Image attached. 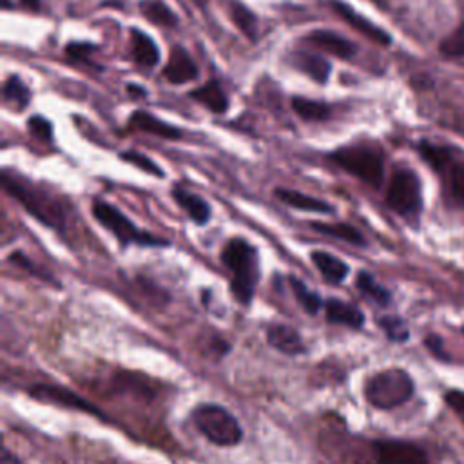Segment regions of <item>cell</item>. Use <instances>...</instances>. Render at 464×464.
<instances>
[{"label": "cell", "mask_w": 464, "mask_h": 464, "mask_svg": "<svg viewBox=\"0 0 464 464\" xmlns=\"http://www.w3.org/2000/svg\"><path fill=\"white\" fill-rule=\"evenodd\" d=\"M0 184H3L4 193L19 202L37 221L53 230L64 232L67 225V209L56 194L15 173H10L8 169L0 175Z\"/></svg>", "instance_id": "6da1fadb"}, {"label": "cell", "mask_w": 464, "mask_h": 464, "mask_svg": "<svg viewBox=\"0 0 464 464\" xmlns=\"http://www.w3.org/2000/svg\"><path fill=\"white\" fill-rule=\"evenodd\" d=\"M219 262L230 274L232 296L240 305L249 306L262 279L258 249L242 236L228 238L219 251Z\"/></svg>", "instance_id": "7a4b0ae2"}, {"label": "cell", "mask_w": 464, "mask_h": 464, "mask_svg": "<svg viewBox=\"0 0 464 464\" xmlns=\"http://www.w3.org/2000/svg\"><path fill=\"white\" fill-rule=\"evenodd\" d=\"M93 218L104 227L107 232L116 238V242L124 247H169L171 242L152 235L149 230L140 228L127 214H124L118 207L111 205L102 198H95L91 203Z\"/></svg>", "instance_id": "3957f363"}, {"label": "cell", "mask_w": 464, "mask_h": 464, "mask_svg": "<svg viewBox=\"0 0 464 464\" xmlns=\"http://www.w3.org/2000/svg\"><path fill=\"white\" fill-rule=\"evenodd\" d=\"M365 400L377 410H394L410 401L416 384L403 368H386L370 375L365 382Z\"/></svg>", "instance_id": "277c9868"}, {"label": "cell", "mask_w": 464, "mask_h": 464, "mask_svg": "<svg viewBox=\"0 0 464 464\" xmlns=\"http://www.w3.org/2000/svg\"><path fill=\"white\" fill-rule=\"evenodd\" d=\"M329 160L359 182L379 189L384 178V157L375 145L350 143L329 154Z\"/></svg>", "instance_id": "5b68a950"}, {"label": "cell", "mask_w": 464, "mask_h": 464, "mask_svg": "<svg viewBox=\"0 0 464 464\" xmlns=\"http://www.w3.org/2000/svg\"><path fill=\"white\" fill-rule=\"evenodd\" d=\"M194 428L214 446L230 448L242 443L244 428L235 414L216 403H202L191 412Z\"/></svg>", "instance_id": "8992f818"}, {"label": "cell", "mask_w": 464, "mask_h": 464, "mask_svg": "<svg viewBox=\"0 0 464 464\" xmlns=\"http://www.w3.org/2000/svg\"><path fill=\"white\" fill-rule=\"evenodd\" d=\"M386 205L396 214L414 219L423 211L421 180L412 169H398L386 189Z\"/></svg>", "instance_id": "52a82bcc"}, {"label": "cell", "mask_w": 464, "mask_h": 464, "mask_svg": "<svg viewBox=\"0 0 464 464\" xmlns=\"http://www.w3.org/2000/svg\"><path fill=\"white\" fill-rule=\"evenodd\" d=\"M368 464H430L423 446L403 439H374L368 444Z\"/></svg>", "instance_id": "ba28073f"}, {"label": "cell", "mask_w": 464, "mask_h": 464, "mask_svg": "<svg viewBox=\"0 0 464 464\" xmlns=\"http://www.w3.org/2000/svg\"><path fill=\"white\" fill-rule=\"evenodd\" d=\"M28 394L40 403H47V405H56L62 408H69V410H79V412H86L91 414L102 421H107V417L104 416V412H100L93 403H90L88 400H84L82 396H79L76 392L69 391L67 386L62 384H51V382H37L33 384L31 389L28 391Z\"/></svg>", "instance_id": "9c48e42d"}, {"label": "cell", "mask_w": 464, "mask_h": 464, "mask_svg": "<svg viewBox=\"0 0 464 464\" xmlns=\"http://www.w3.org/2000/svg\"><path fill=\"white\" fill-rule=\"evenodd\" d=\"M331 8L341 21H345L357 33L365 35L368 40H372L379 46H384V47L392 44V37L389 33L381 30L379 26H375L372 21H368L361 13H357L350 4L343 3V0H331Z\"/></svg>", "instance_id": "30bf717a"}, {"label": "cell", "mask_w": 464, "mask_h": 464, "mask_svg": "<svg viewBox=\"0 0 464 464\" xmlns=\"http://www.w3.org/2000/svg\"><path fill=\"white\" fill-rule=\"evenodd\" d=\"M127 127L131 131L145 133V134L157 136V138H162V140H169V142H178L185 134L182 127L173 125V124H169L162 118H157L152 113L143 111V109H136L129 115Z\"/></svg>", "instance_id": "8fae6325"}, {"label": "cell", "mask_w": 464, "mask_h": 464, "mask_svg": "<svg viewBox=\"0 0 464 464\" xmlns=\"http://www.w3.org/2000/svg\"><path fill=\"white\" fill-rule=\"evenodd\" d=\"M164 76L173 86H185L200 79V69L185 47L175 46L169 51V60L164 67Z\"/></svg>", "instance_id": "7c38bea8"}, {"label": "cell", "mask_w": 464, "mask_h": 464, "mask_svg": "<svg viewBox=\"0 0 464 464\" xmlns=\"http://www.w3.org/2000/svg\"><path fill=\"white\" fill-rule=\"evenodd\" d=\"M267 343L279 354L288 357H297L306 354V345L301 338V334L285 323H272L265 331Z\"/></svg>", "instance_id": "4fadbf2b"}, {"label": "cell", "mask_w": 464, "mask_h": 464, "mask_svg": "<svg viewBox=\"0 0 464 464\" xmlns=\"http://www.w3.org/2000/svg\"><path fill=\"white\" fill-rule=\"evenodd\" d=\"M305 42H308L311 46H314L329 55H334L339 60H352L357 55V46L352 40H348L334 31H329V30L311 31L305 37Z\"/></svg>", "instance_id": "5bb4252c"}, {"label": "cell", "mask_w": 464, "mask_h": 464, "mask_svg": "<svg viewBox=\"0 0 464 464\" xmlns=\"http://www.w3.org/2000/svg\"><path fill=\"white\" fill-rule=\"evenodd\" d=\"M171 196L176 202V205L191 218L193 223H196L198 227H203L211 221L212 218V209L209 205V202L205 198H202L200 194L182 187V185H175L171 189Z\"/></svg>", "instance_id": "9a60e30c"}, {"label": "cell", "mask_w": 464, "mask_h": 464, "mask_svg": "<svg viewBox=\"0 0 464 464\" xmlns=\"http://www.w3.org/2000/svg\"><path fill=\"white\" fill-rule=\"evenodd\" d=\"M325 318L332 325H343L354 331H361L365 327V314L359 308L348 301L339 297H329L325 301Z\"/></svg>", "instance_id": "2e32d148"}, {"label": "cell", "mask_w": 464, "mask_h": 464, "mask_svg": "<svg viewBox=\"0 0 464 464\" xmlns=\"http://www.w3.org/2000/svg\"><path fill=\"white\" fill-rule=\"evenodd\" d=\"M274 196L281 203H285V205H288L292 209H297V211L316 212V214H334L336 212V207H332L329 202H325L322 198H316V196H311V194L294 191V189L276 187L274 189Z\"/></svg>", "instance_id": "e0dca14e"}, {"label": "cell", "mask_w": 464, "mask_h": 464, "mask_svg": "<svg viewBox=\"0 0 464 464\" xmlns=\"http://www.w3.org/2000/svg\"><path fill=\"white\" fill-rule=\"evenodd\" d=\"M129 40H131V56L134 64L145 69H152L160 64V49L157 42H154L145 31H142L140 28H131Z\"/></svg>", "instance_id": "ac0fdd59"}, {"label": "cell", "mask_w": 464, "mask_h": 464, "mask_svg": "<svg viewBox=\"0 0 464 464\" xmlns=\"http://www.w3.org/2000/svg\"><path fill=\"white\" fill-rule=\"evenodd\" d=\"M308 227H311L314 232H318V235H322V236L345 242V244H348V245H352V247L365 249V247L368 245V244H366V238L363 236V232L357 230V228H356L354 225H350V223H343V221H338V223L311 221V223H308Z\"/></svg>", "instance_id": "d6986e66"}, {"label": "cell", "mask_w": 464, "mask_h": 464, "mask_svg": "<svg viewBox=\"0 0 464 464\" xmlns=\"http://www.w3.org/2000/svg\"><path fill=\"white\" fill-rule=\"evenodd\" d=\"M292 64L305 73L308 79H313L316 84L325 86L331 81V73H332V64L323 58L322 55H314L308 51H297L292 55Z\"/></svg>", "instance_id": "ffe728a7"}, {"label": "cell", "mask_w": 464, "mask_h": 464, "mask_svg": "<svg viewBox=\"0 0 464 464\" xmlns=\"http://www.w3.org/2000/svg\"><path fill=\"white\" fill-rule=\"evenodd\" d=\"M189 99L198 102L200 106H203L205 109H209L214 115H225L230 106L228 95L218 81H209L203 86L193 90L189 93Z\"/></svg>", "instance_id": "44dd1931"}, {"label": "cell", "mask_w": 464, "mask_h": 464, "mask_svg": "<svg viewBox=\"0 0 464 464\" xmlns=\"http://www.w3.org/2000/svg\"><path fill=\"white\" fill-rule=\"evenodd\" d=\"M311 262L316 267V271L322 274V278L331 285H339L348 278L350 267L338 256L316 249L311 253Z\"/></svg>", "instance_id": "7402d4cb"}, {"label": "cell", "mask_w": 464, "mask_h": 464, "mask_svg": "<svg viewBox=\"0 0 464 464\" xmlns=\"http://www.w3.org/2000/svg\"><path fill=\"white\" fill-rule=\"evenodd\" d=\"M290 107L303 122L320 124V122H329L332 118V107L322 100L296 95L290 99Z\"/></svg>", "instance_id": "603a6c76"}, {"label": "cell", "mask_w": 464, "mask_h": 464, "mask_svg": "<svg viewBox=\"0 0 464 464\" xmlns=\"http://www.w3.org/2000/svg\"><path fill=\"white\" fill-rule=\"evenodd\" d=\"M140 13L145 21H149L154 26L160 28H176L178 26V15L171 10V6L166 0H140Z\"/></svg>", "instance_id": "cb8c5ba5"}, {"label": "cell", "mask_w": 464, "mask_h": 464, "mask_svg": "<svg viewBox=\"0 0 464 464\" xmlns=\"http://www.w3.org/2000/svg\"><path fill=\"white\" fill-rule=\"evenodd\" d=\"M3 100L10 109L17 113H22L30 107L31 91L19 74H10L3 84Z\"/></svg>", "instance_id": "d4e9b609"}, {"label": "cell", "mask_w": 464, "mask_h": 464, "mask_svg": "<svg viewBox=\"0 0 464 464\" xmlns=\"http://www.w3.org/2000/svg\"><path fill=\"white\" fill-rule=\"evenodd\" d=\"M288 287L296 297V301L299 303V306L308 316H318L322 308L325 306V301L322 299V294L308 288V285L305 281H301L297 276H288Z\"/></svg>", "instance_id": "484cf974"}, {"label": "cell", "mask_w": 464, "mask_h": 464, "mask_svg": "<svg viewBox=\"0 0 464 464\" xmlns=\"http://www.w3.org/2000/svg\"><path fill=\"white\" fill-rule=\"evenodd\" d=\"M356 288L359 290V294L363 297H366L368 301L375 303L377 306H389L392 303V294L391 290L382 287L370 272L366 271H359L356 276Z\"/></svg>", "instance_id": "4316f807"}, {"label": "cell", "mask_w": 464, "mask_h": 464, "mask_svg": "<svg viewBox=\"0 0 464 464\" xmlns=\"http://www.w3.org/2000/svg\"><path fill=\"white\" fill-rule=\"evenodd\" d=\"M228 8H230L232 24H235L240 30V33L244 37H247L249 40L254 42L258 39V17H256V13L249 6H245L242 0H230Z\"/></svg>", "instance_id": "83f0119b"}, {"label": "cell", "mask_w": 464, "mask_h": 464, "mask_svg": "<svg viewBox=\"0 0 464 464\" xmlns=\"http://www.w3.org/2000/svg\"><path fill=\"white\" fill-rule=\"evenodd\" d=\"M417 150L421 154V159L437 173H443L455 159L453 149H450L446 145H437V143H432L426 140L417 145Z\"/></svg>", "instance_id": "f1b7e54d"}, {"label": "cell", "mask_w": 464, "mask_h": 464, "mask_svg": "<svg viewBox=\"0 0 464 464\" xmlns=\"http://www.w3.org/2000/svg\"><path fill=\"white\" fill-rule=\"evenodd\" d=\"M120 159L131 166H134L136 169L150 175V176H157V178H166V171L154 162L152 159H149L147 154L138 152V150H124L120 154Z\"/></svg>", "instance_id": "f546056e"}, {"label": "cell", "mask_w": 464, "mask_h": 464, "mask_svg": "<svg viewBox=\"0 0 464 464\" xmlns=\"http://www.w3.org/2000/svg\"><path fill=\"white\" fill-rule=\"evenodd\" d=\"M377 325L391 341L405 343L410 338L408 327L400 316H391V314L381 316V318H377Z\"/></svg>", "instance_id": "4dcf8cb0"}, {"label": "cell", "mask_w": 464, "mask_h": 464, "mask_svg": "<svg viewBox=\"0 0 464 464\" xmlns=\"http://www.w3.org/2000/svg\"><path fill=\"white\" fill-rule=\"evenodd\" d=\"M441 175L446 176L453 198L464 205V160L453 159L451 164Z\"/></svg>", "instance_id": "1f68e13d"}, {"label": "cell", "mask_w": 464, "mask_h": 464, "mask_svg": "<svg viewBox=\"0 0 464 464\" xmlns=\"http://www.w3.org/2000/svg\"><path fill=\"white\" fill-rule=\"evenodd\" d=\"M8 262L13 263V265H17V267H21V269L26 271V272H30L33 278H39V279H42V281H51L53 285H60V283H56V279H55L53 274H49L44 267L37 265V263H35L31 258H28V254H24L22 251H13V253L8 256Z\"/></svg>", "instance_id": "d6a6232c"}, {"label": "cell", "mask_w": 464, "mask_h": 464, "mask_svg": "<svg viewBox=\"0 0 464 464\" xmlns=\"http://www.w3.org/2000/svg\"><path fill=\"white\" fill-rule=\"evenodd\" d=\"M100 47L93 42H69L65 46V55L69 60H73L74 64H84V65H95L93 64V55L99 51Z\"/></svg>", "instance_id": "836d02e7"}, {"label": "cell", "mask_w": 464, "mask_h": 464, "mask_svg": "<svg viewBox=\"0 0 464 464\" xmlns=\"http://www.w3.org/2000/svg\"><path fill=\"white\" fill-rule=\"evenodd\" d=\"M439 49L444 56H451V58L464 56V24H460L446 39H443Z\"/></svg>", "instance_id": "e575fe53"}, {"label": "cell", "mask_w": 464, "mask_h": 464, "mask_svg": "<svg viewBox=\"0 0 464 464\" xmlns=\"http://www.w3.org/2000/svg\"><path fill=\"white\" fill-rule=\"evenodd\" d=\"M28 131H30L37 140H40L42 143H53V140H55L53 124H51V120H47V118L42 116V115H33V116H30V120H28Z\"/></svg>", "instance_id": "d590c367"}, {"label": "cell", "mask_w": 464, "mask_h": 464, "mask_svg": "<svg viewBox=\"0 0 464 464\" xmlns=\"http://www.w3.org/2000/svg\"><path fill=\"white\" fill-rule=\"evenodd\" d=\"M425 347L430 350V354L441 361H450V354L444 348V339L437 334H428L425 338Z\"/></svg>", "instance_id": "8d00e7d4"}, {"label": "cell", "mask_w": 464, "mask_h": 464, "mask_svg": "<svg viewBox=\"0 0 464 464\" xmlns=\"http://www.w3.org/2000/svg\"><path fill=\"white\" fill-rule=\"evenodd\" d=\"M444 401L455 412V416L464 423V392L462 391H448L444 394Z\"/></svg>", "instance_id": "74e56055"}, {"label": "cell", "mask_w": 464, "mask_h": 464, "mask_svg": "<svg viewBox=\"0 0 464 464\" xmlns=\"http://www.w3.org/2000/svg\"><path fill=\"white\" fill-rule=\"evenodd\" d=\"M0 464H26L17 453H13L8 446L3 448V453H0Z\"/></svg>", "instance_id": "f35d334b"}, {"label": "cell", "mask_w": 464, "mask_h": 464, "mask_svg": "<svg viewBox=\"0 0 464 464\" xmlns=\"http://www.w3.org/2000/svg\"><path fill=\"white\" fill-rule=\"evenodd\" d=\"M125 91H127V95L133 99V100H140V99H147V90L145 88H142V86H138V84H127L125 86Z\"/></svg>", "instance_id": "ab89813d"}, {"label": "cell", "mask_w": 464, "mask_h": 464, "mask_svg": "<svg viewBox=\"0 0 464 464\" xmlns=\"http://www.w3.org/2000/svg\"><path fill=\"white\" fill-rule=\"evenodd\" d=\"M21 4H22L24 8H28L30 12H40L42 0H21Z\"/></svg>", "instance_id": "60d3db41"}, {"label": "cell", "mask_w": 464, "mask_h": 464, "mask_svg": "<svg viewBox=\"0 0 464 464\" xmlns=\"http://www.w3.org/2000/svg\"><path fill=\"white\" fill-rule=\"evenodd\" d=\"M3 8H4V10H10V8H13V6H12L10 0H3Z\"/></svg>", "instance_id": "b9f144b4"}, {"label": "cell", "mask_w": 464, "mask_h": 464, "mask_svg": "<svg viewBox=\"0 0 464 464\" xmlns=\"http://www.w3.org/2000/svg\"><path fill=\"white\" fill-rule=\"evenodd\" d=\"M462 334H464V327H462Z\"/></svg>", "instance_id": "7bdbcfd3"}]
</instances>
